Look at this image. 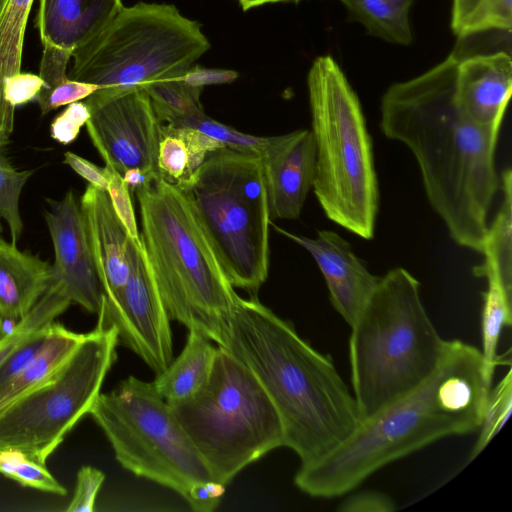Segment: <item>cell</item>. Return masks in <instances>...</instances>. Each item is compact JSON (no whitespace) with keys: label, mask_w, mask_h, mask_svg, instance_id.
Instances as JSON below:
<instances>
[{"label":"cell","mask_w":512,"mask_h":512,"mask_svg":"<svg viewBox=\"0 0 512 512\" xmlns=\"http://www.w3.org/2000/svg\"><path fill=\"white\" fill-rule=\"evenodd\" d=\"M455 53L390 86L381 100L382 133L414 155L425 193L460 246L481 251L487 214L500 189L495 150L501 125L474 121L456 91Z\"/></svg>","instance_id":"obj_1"},{"label":"cell","mask_w":512,"mask_h":512,"mask_svg":"<svg viewBox=\"0 0 512 512\" xmlns=\"http://www.w3.org/2000/svg\"><path fill=\"white\" fill-rule=\"evenodd\" d=\"M0 473L24 487L60 496L67 494L46 464L18 448L0 447Z\"/></svg>","instance_id":"obj_31"},{"label":"cell","mask_w":512,"mask_h":512,"mask_svg":"<svg viewBox=\"0 0 512 512\" xmlns=\"http://www.w3.org/2000/svg\"><path fill=\"white\" fill-rule=\"evenodd\" d=\"M122 6V0H39L36 27L41 43L73 52Z\"/></svg>","instance_id":"obj_19"},{"label":"cell","mask_w":512,"mask_h":512,"mask_svg":"<svg viewBox=\"0 0 512 512\" xmlns=\"http://www.w3.org/2000/svg\"><path fill=\"white\" fill-rule=\"evenodd\" d=\"M225 485L214 480L193 484L183 497L197 512H211L220 504Z\"/></svg>","instance_id":"obj_42"},{"label":"cell","mask_w":512,"mask_h":512,"mask_svg":"<svg viewBox=\"0 0 512 512\" xmlns=\"http://www.w3.org/2000/svg\"><path fill=\"white\" fill-rule=\"evenodd\" d=\"M349 362L361 422L423 383L436 369L446 340L403 267L389 270L350 326Z\"/></svg>","instance_id":"obj_5"},{"label":"cell","mask_w":512,"mask_h":512,"mask_svg":"<svg viewBox=\"0 0 512 512\" xmlns=\"http://www.w3.org/2000/svg\"><path fill=\"white\" fill-rule=\"evenodd\" d=\"M475 275L487 280L481 313V354L486 373L493 379L496 366L504 363L497 349L502 330L511 325L512 290L506 288L495 271L487 269Z\"/></svg>","instance_id":"obj_26"},{"label":"cell","mask_w":512,"mask_h":512,"mask_svg":"<svg viewBox=\"0 0 512 512\" xmlns=\"http://www.w3.org/2000/svg\"><path fill=\"white\" fill-rule=\"evenodd\" d=\"M99 89L98 86L72 80L66 81L51 87L42 88L36 97L41 114L45 115L61 106L84 100L93 92Z\"/></svg>","instance_id":"obj_36"},{"label":"cell","mask_w":512,"mask_h":512,"mask_svg":"<svg viewBox=\"0 0 512 512\" xmlns=\"http://www.w3.org/2000/svg\"><path fill=\"white\" fill-rule=\"evenodd\" d=\"M6 0H0V14L5 6Z\"/></svg>","instance_id":"obj_49"},{"label":"cell","mask_w":512,"mask_h":512,"mask_svg":"<svg viewBox=\"0 0 512 512\" xmlns=\"http://www.w3.org/2000/svg\"><path fill=\"white\" fill-rule=\"evenodd\" d=\"M238 1L244 11L267 4V3H271V0H238Z\"/></svg>","instance_id":"obj_47"},{"label":"cell","mask_w":512,"mask_h":512,"mask_svg":"<svg viewBox=\"0 0 512 512\" xmlns=\"http://www.w3.org/2000/svg\"><path fill=\"white\" fill-rule=\"evenodd\" d=\"M5 146L0 143V236L3 231L1 219H4L9 226L11 240L16 243L23 231L20 194L33 170H16L4 154Z\"/></svg>","instance_id":"obj_33"},{"label":"cell","mask_w":512,"mask_h":512,"mask_svg":"<svg viewBox=\"0 0 512 512\" xmlns=\"http://www.w3.org/2000/svg\"><path fill=\"white\" fill-rule=\"evenodd\" d=\"M174 126L192 128L221 142L228 149L255 154L259 157L270 139V137L254 136L240 132L209 117L205 112L185 119Z\"/></svg>","instance_id":"obj_34"},{"label":"cell","mask_w":512,"mask_h":512,"mask_svg":"<svg viewBox=\"0 0 512 512\" xmlns=\"http://www.w3.org/2000/svg\"><path fill=\"white\" fill-rule=\"evenodd\" d=\"M72 58V51L43 45L42 58L39 67V76L43 80L42 88H51L68 77L67 67Z\"/></svg>","instance_id":"obj_40"},{"label":"cell","mask_w":512,"mask_h":512,"mask_svg":"<svg viewBox=\"0 0 512 512\" xmlns=\"http://www.w3.org/2000/svg\"><path fill=\"white\" fill-rule=\"evenodd\" d=\"M86 128L108 166L123 175L139 168L161 177L158 165L160 121L142 86L99 88L84 99Z\"/></svg>","instance_id":"obj_12"},{"label":"cell","mask_w":512,"mask_h":512,"mask_svg":"<svg viewBox=\"0 0 512 512\" xmlns=\"http://www.w3.org/2000/svg\"><path fill=\"white\" fill-rule=\"evenodd\" d=\"M80 207L104 296L113 297L124 287L130 274L132 238L106 190L89 184L80 199Z\"/></svg>","instance_id":"obj_17"},{"label":"cell","mask_w":512,"mask_h":512,"mask_svg":"<svg viewBox=\"0 0 512 512\" xmlns=\"http://www.w3.org/2000/svg\"><path fill=\"white\" fill-rule=\"evenodd\" d=\"M307 87L316 155L314 194L332 222L371 239L379 188L372 138L359 98L329 55L313 61Z\"/></svg>","instance_id":"obj_6"},{"label":"cell","mask_w":512,"mask_h":512,"mask_svg":"<svg viewBox=\"0 0 512 512\" xmlns=\"http://www.w3.org/2000/svg\"><path fill=\"white\" fill-rule=\"evenodd\" d=\"M348 19L361 24L366 32L395 45H410L413 33L410 9L415 0H339Z\"/></svg>","instance_id":"obj_25"},{"label":"cell","mask_w":512,"mask_h":512,"mask_svg":"<svg viewBox=\"0 0 512 512\" xmlns=\"http://www.w3.org/2000/svg\"><path fill=\"white\" fill-rule=\"evenodd\" d=\"M0 143L7 145V144L9 143V141L5 140V139L0 135Z\"/></svg>","instance_id":"obj_50"},{"label":"cell","mask_w":512,"mask_h":512,"mask_svg":"<svg viewBox=\"0 0 512 512\" xmlns=\"http://www.w3.org/2000/svg\"><path fill=\"white\" fill-rule=\"evenodd\" d=\"M512 0H453L451 28L460 38L491 30L510 31Z\"/></svg>","instance_id":"obj_28"},{"label":"cell","mask_w":512,"mask_h":512,"mask_svg":"<svg viewBox=\"0 0 512 512\" xmlns=\"http://www.w3.org/2000/svg\"><path fill=\"white\" fill-rule=\"evenodd\" d=\"M43 85V80L39 75L20 72L5 80L4 99L9 107L15 110L16 106L36 99Z\"/></svg>","instance_id":"obj_41"},{"label":"cell","mask_w":512,"mask_h":512,"mask_svg":"<svg viewBox=\"0 0 512 512\" xmlns=\"http://www.w3.org/2000/svg\"><path fill=\"white\" fill-rule=\"evenodd\" d=\"M118 333L97 324L45 382L0 412V447H13L46 464L68 432L90 413L117 358Z\"/></svg>","instance_id":"obj_11"},{"label":"cell","mask_w":512,"mask_h":512,"mask_svg":"<svg viewBox=\"0 0 512 512\" xmlns=\"http://www.w3.org/2000/svg\"><path fill=\"white\" fill-rule=\"evenodd\" d=\"M127 470L176 491L214 480L179 420L152 382L129 376L100 393L89 413ZM215 481V480H214Z\"/></svg>","instance_id":"obj_10"},{"label":"cell","mask_w":512,"mask_h":512,"mask_svg":"<svg viewBox=\"0 0 512 512\" xmlns=\"http://www.w3.org/2000/svg\"><path fill=\"white\" fill-rule=\"evenodd\" d=\"M84 336L53 321L40 352L0 387V412L50 378L71 356Z\"/></svg>","instance_id":"obj_23"},{"label":"cell","mask_w":512,"mask_h":512,"mask_svg":"<svg viewBox=\"0 0 512 512\" xmlns=\"http://www.w3.org/2000/svg\"><path fill=\"white\" fill-rule=\"evenodd\" d=\"M217 347L200 331L189 329L180 355L152 382L159 396L169 405L192 397L208 380Z\"/></svg>","instance_id":"obj_21"},{"label":"cell","mask_w":512,"mask_h":512,"mask_svg":"<svg viewBox=\"0 0 512 512\" xmlns=\"http://www.w3.org/2000/svg\"><path fill=\"white\" fill-rule=\"evenodd\" d=\"M182 191L231 285L258 298L269 272L271 223L261 158L218 149Z\"/></svg>","instance_id":"obj_8"},{"label":"cell","mask_w":512,"mask_h":512,"mask_svg":"<svg viewBox=\"0 0 512 512\" xmlns=\"http://www.w3.org/2000/svg\"><path fill=\"white\" fill-rule=\"evenodd\" d=\"M491 384L481 350L446 340L436 369L423 383L363 420L329 454L301 465L295 485L313 497H337L436 440L476 431Z\"/></svg>","instance_id":"obj_2"},{"label":"cell","mask_w":512,"mask_h":512,"mask_svg":"<svg viewBox=\"0 0 512 512\" xmlns=\"http://www.w3.org/2000/svg\"><path fill=\"white\" fill-rule=\"evenodd\" d=\"M238 78L235 70L206 68L200 65H192L185 75L180 78L186 84L203 89L208 85H221L234 82Z\"/></svg>","instance_id":"obj_44"},{"label":"cell","mask_w":512,"mask_h":512,"mask_svg":"<svg viewBox=\"0 0 512 512\" xmlns=\"http://www.w3.org/2000/svg\"><path fill=\"white\" fill-rule=\"evenodd\" d=\"M213 479L228 484L243 468L284 446L280 415L254 372L218 346L206 383L170 405Z\"/></svg>","instance_id":"obj_7"},{"label":"cell","mask_w":512,"mask_h":512,"mask_svg":"<svg viewBox=\"0 0 512 512\" xmlns=\"http://www.w3.org/2000/svg\"><path fill=\"white\" fill-rule=\"evenodd\" d=\"M142 87L161 124L174 126L204 112L200 102L203 89L192 87L181 79L154 81Z\"/></svg>","instance_id":"obj_29"},{"label":"cell","mask_w":512,"mask_h":512,"mask_svg":"<svg viewBox=\"0 0 512 512\" xmlns=\"http://www.w3.org/2000/svg\"><path fill=\"white\" fill-rule=\"evenodd\" d=\"M135 194L141 241L170 319L224 346L238 294L190 201L162 178Z\"/></svg>","instance_id":"obj_4"},{"label":"cell","mask_w":512,"mask_h":512,"mask_svg":"<svg viewBox=\"0 0 512 512\" xmlns=\"http://www.w3.org/2000/svg\"><path fill=\"white\" fill-rule=\"evenodd\" d=\"M315 145L311 130L271 136L260 156L270 218H299L313 184Z\"/></svg>","instance_id":"obj_16"},{"label":"cell","mask_w":512,"mask_h":512,"mask_svg":"<svg viewBox=\"0 0 512 512\" xmlns=\"http://www.w3.org/2000/svg\"><path fill=\"white\" fill-rule=\"evenodd\" d=\"M122 176L131 193H135L144 186L161 179L158 175L139 168L129 169Z\"/></svg>","instance_id":"obj_46"},{"label":"cell","mask_w":512,"mask_h":512,"mask_svg":"<svg viewBox=\"0 0 512 512\" xmlns=\"http://www.w3.org/2000/svg\"><path fill=\"white\" fill-rule=\"evenodd\" d=\"M301 0H271V3H277V2H291V3H298Z\"/></svg>","instance_id":"obj_48"},{"label":"cell","mask_w":512,"mask_h":512,"mask_svg":"<svg viewBox=\"0 0 512 512\" xmlns=\"http://www.w3.org/2000/svg\"><path fill=\"white\" fill-rule=\"evenodd\" d=\"M223 147L192 128L161 124L157 158L161 178L184 190L207 156Z\"/></svg>","instance_id":"obj_22"},{"label":"cell","mask_w":512,"mask_h":512,"mask_svg":"<svg viewBox=\"0 0 512 512\" xmlns=\"http://www.w3.org/2000/svg\"><path fill=\"white\" fill-rule=\"evenodd\" d=\"M209 48L200 24L174 5L139 2L74 49L68 77L99 88L180 79Z\"/></svg>","instance_id":"obj_9"},{"label":"cell","mask_w":512,"mask_h":512,"mask_svg":"<svg viewBox=\"0 0 512 512\" xmlns=\"http://www.w3.org/2000/svg\"><path fill=\"white\" fill-rule=\"evenodd\" d=\"M130 259V274L124 287L113 297L103 295L97 324L113 326L119 342L158 375L173 360L170 317L141 240H132Z\"/></svg>","instance_id":"obj_13"},{"label":"cell","mask_w":512,"mask_h":512,"mask_svg":"<svg viewBox=\"0 0 512 512\" xmlns=\"http://www.w3.org/2000/svg\"><path fill=\"white\" fill-rule=\"evenodd\" d=\"M45 213L54 249L50 283H57L71 301L98 314L104 295L85 218L72 190L61 200H47Z\"/></svg>","instance_id":"obj_14"},{"label":"cell","mask_w":512,"mask_h":512,"mask_svg":"<svg viewBox=\"0 0 512 512\" xmlns=\"http://www.w3.org/2000/svg\"><path fill=\"white\" fill-rule=\"evenodd\" d=\"M90 118V111L83 101H76L67 105L51 123V137L57 142L66 145L73 142L80 129L86 125Z\"/></svg>","instance_id":"obj_38"},{"label":"cell","mask_w":512,"mask_h":512,"mask_svg":"<svg viewBox=\"0 0 512 512\" xmlns=\"http://www.w3.org/2000/svg\"><path fill=\"white\" fill-rule=\"evenodd\" d=\"M511 170H504L500 178L503 193L501 206L493 222L488 225L480 253L484 255L482 264L474 268L495 271L502 283L512 290V241H511Z\"/></svg>","instance_id":"obj_27"},{"label":"cell","mask_w":512,"mask_h":512,"mask_svg":"<svg viewBox=\"0 0 512 512\" xmlns=\"http://www.w3.org/2000/svg\"><path fill=\"white\" fill-rule=\"evenodd\" d=\"M275 231L313 257L321 271L334 309L351 326L375 291L380 278L372 274L348 241L331 230H318L314 238L291 233L270 223Z\"/></svg>","instance_id":"obj_15"},{"label":"cell","mask_w":512,"mask_h":512,"mask_svg":"<svg viewBox=\"0 0 512 512\" xmlns=\"http://www.w3.org/2000/svg\"><path fill=\"white\" fill-rule=\"evenodd\" d=\"M49 325L26 339L0 366V387L17 375L40 352L46 342Z\"/></svg>","instance_id":"obj_39"},{"label":"cell","mask_w":512,"mask_h":512,"mask_svg":"<svg viewBox=\"0 0 512 512\" xmlns=\"http://www.w3.org/2000/svg\"><path fill=\"white\" fill-rule=\"evenodd\" d=\"M34 0H6L0 14V135L7 141L13 132L14 112L3 95L7 78L21 72L26 25Z\"/></svg>","instance_id":"obj_24"},{"label":"cell","mask_w":512,"mask_h":512,"mask_svg":"<svg viewBox=\"0 0 512 512\" xmlns=\"http://www.w3.org/2000/svg\"><path fill=\"white\" fill-rule=\"evenodd\" d=\"M458 57L456 91L465 112L485 126L501 125L512 92V60L503 52Z\"/></svg>","instance_id":"obj_18"},{"label":"cell","mask_w":512,"mask_h":512,"mask_svg":"<svg viewBox=\"0 0 512 512\" xmlns=\"http://www.w3.org/2000/svg\"><path fill=\"white\" fill-rule=\"evenodd\" d=\"M64 163L88 181L89 184L99 189L107 190L108 174L106 167H99L91 161L70 151L64 153Z\"/></svg>","instance_id":"obj_45"},{"label":"cell","mask_w":512,"mask_h":512,"mask_svg":"<svg viewBox=\"0 0 512 512\" xmlns=\"http://www.w3.org/2000/svg\"><path fill=\"white\" fill-rule=\"evenodd\" d=\"M339 511L343 512H389L395 510L388 496L376 491H361L343 501Z\"/></svg>","instance_id":"obj_43"},{"label":"cell","mask_w":512,"mask_h":512,"mask_svg":"<svg viewBox=\"0 0 512 512\" xmlns=\"http://www.w3.org/2000/svg\"><path fill=\"white\" fill-rule=\"evenodd\" d=\"M104 479L105 475L99 469L92 466L81 467L77 473L74 495L66 508V511H94L95 500Z\"/></svg>","instance_id":"obj_37"},{"label":"cell","mask_w":512,"mask_h":512,"mask_svg":"<svg viewBox=\"0 0 512 512\" xmlns=\"http://www.w3.org/2000/svg\"><path fill=\"white\" fill-rule=\"evenodd\" d=\"M70 304L71 301L61 286L50 283L45 293L20 321L15 331L0 338V366L26 339L52 323Z\"/></svg>","instance_id":"obj_30"},{"label":"cell","mask_w":512,"mask_h":512,"mask_svg":"<svg viewBox=\"0 0 512 512\" xmlns=\"http://www.w3.org/2000/svg\"><path fill=\"white\" fill-rule=\"evenodd\" d=\"M511 410L512 370L511 365H509L505 376L496 387L489 390L478 428L480 433L470 454L469 461L477 457L496 436L510 417Z\"/></svg>","instance_id":"obj_32"},{"label":"cell","mask_w":512,"mask_h":512,"mask_svg":"<svg viewBox=\"0 0 512 512\" xmlns=\"http://www.w3.org/2000/svg\"><path fill=\"white\" fill-rule=\"evenodd\" d=\"M105 167L108 174L106 191L109 194L112 206L132 240L139 242L141 238L132 205L131 192L120 173L108 166Z\"/></svg>","instance_id":"obj_35"},{"label":"cell","mask_w":512,"mask_h":512,"mask_svg":"<svg viewBox=\"0 0 512 512\" xmlns=\"http://www.w3.org/2000/svg\"><path fill=\"white\" fill-rule=\"evenodd\" d=\"M222 347L259 379L280 415L284 446L301 465L326 456L359 427L356 401L332 358L258 298L237 296Z\"/></svg>","instance_id":"obj_3"},{"label":"cell","mask_w":512,"mask_h":512,"mask_svg":"<svg viewBox=\"0 0 512 512\" xmlns=\"http://www.w3.org/2000/svg\"><path fill=\"white\" fill-rule=\"evenodd\" d=\"M50 268L0 236V316L21 321L49 287Z\"/></svg>","instance_id":"obj_20"}]
</instances>
